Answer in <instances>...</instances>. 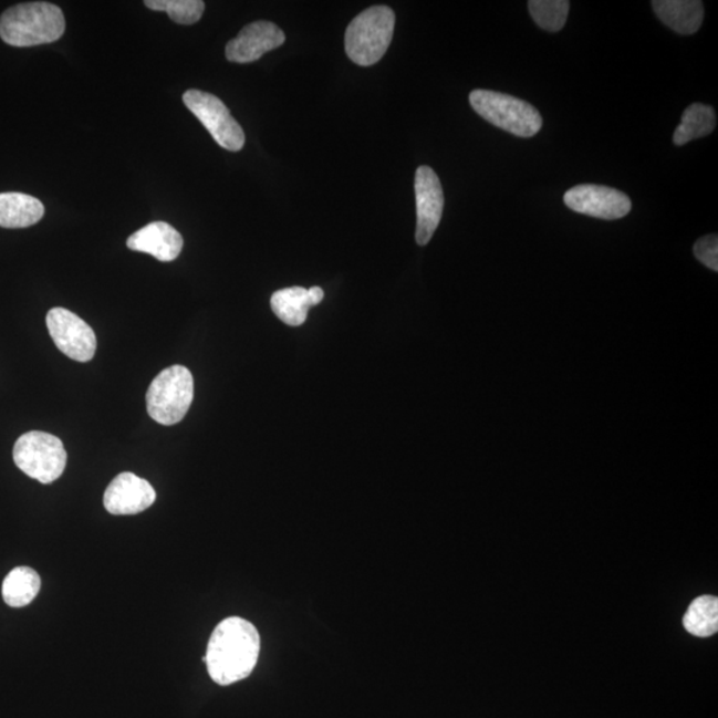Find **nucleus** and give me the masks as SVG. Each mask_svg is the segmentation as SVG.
I'll list each match as a JSON object with an SVG mask.
<instances>
[{
    "label": "nucleus",
    "instance_id": "obj_1",
    "mask_svg": "<svg viewBox=\"0 0 718 718\" xmlns=\"http://www.w3.org/2000/svg\"><path fill=\"white\" fill-rule=\"evenodd\" d=\"M260 648L259 631L252 623L241 617H228L210 636L207 656L202 660L212 680L226 687L252 674Z\"/></svg>",
    "mask_w": 718,
    "mask_h": 718
},
{
    "label": "nucleus",
    "instance_id": "obj_2",
    "mask_svg": "<svg viewBox=\"0 0 718 718\" xmlns=\"http://www.w3.org/2000/svg\"><path fill=\"white\" fill-rule=\"evenodd\" d=\"M64 31L62 9L48 2L17 4L0 17V38L14 48L56 42Z\"/></svg>",
    "mask_w": 718,
    "mask_h": 718
},
{
    "label": "nucleus",
    "instance_id": "obj_3",
    "mask_svg": "<svg viewBox=\"0 0 718 718\" xmlns=\"http://www.w3.org/2000/svg\"><path fill=\"white\" fill-rule=\"evenodd\" d=\"M395 14L387 6H374L355 17L346 30L348 59L362 67L378 63L393 41Z\"/></svg>",
    "mask_w": 718,
    "mask_h": 718
},
{
    "label": "nucleus",
    "instance_id": "obj_4",
    "mask_svg": "<svg viewBox=\"0 0 718 718\" xmlns=\"http://www.w3.org/2000/svg\"><path fill=\"white\" fill-rule=\"evenodd\" d=\"M474 111L496 127L519 137H532L542 129L543 118L532 104L496 91L476 90L470 94Z\"/></svg>",
    "mask_w": 718,
    "mask_h": 718
},
{
    "label": "nucleus",
    "instance_id": "obj_5",
    "mask_svg": "<svg viewBox=\"0 0 718 718\" xmlns=\"http://www.w3.org/2000/svg\"><path fill=\"white\" fill-rule=\"evenodd\" d=\"M195 394L192 373L176 365L164 371L150 384L147 410L157 424L173 426L186 417Z\"/></svg>",
    "mask_w": 718,
    "mask_h": 718
},
{
    "label": "nucleus",
    "instance_id": "obj_6",
    "mask_svg": "<svg viewBox=\"0 0 718 718\" xmlns=\"http://www.w3.org/2000/svg\"><path fill=\"white\" fill-rule=\"evenodd\" d=\"M14 462L25 476L50 485L62 477L67 465V451L58 437L49 433L30 431L17 440Z\"/></svg>",
    "mask_w": 718,
    "mask_h": 718
},
{
    "label": "nucleus",
    "instance_id": "obj_7",
    "mask_svg": "<svg viewBox=\"0 0 718 718\" xmlns=\"http://www.w3.org/2000/svg\"><path fill=\"white\" fill-rule=\"evenodd\" d=\"M183 101L220 147L230 153H239L243 148L246 134L219 97L208 92L189 90L184 94Z\"/></svg>",
    "mask_w": 718,
    "mask_h": 718
},
{
    "label": "nucleus",
    "instance_id": "obj_8",
    "mask_svg": "<svg viewBox=\"0 0 718 718\" xmlns=\"http://www.w3.org/2000/svg\"><path fill=\"white\" fill-rule=\"evenodd\" d=\"M45 321L59 351L77 362L94 358L97 341L87 322L64 308L51 309Z\"/></svg>",
    "mask_w": 718,
    "mask_h": 718
},
{
    "label": "nucleus",
    "instance_id": "obj_9",
    "mask_svg": "<svg viewBox=\"0 0 718 718\" xmlns=\"http://www.w3.org/2000/svg\"><path fill=\"white\" fill-rule=\"evenodd\" d=\"M564 202L573 212L601 220L623 219L632 209L629 197L621 190L592 184L571 188L564 195Z\"/></svg>",
    "mask_w": 718,
    "mask_h": 718
},
{
    "label": "nucleus",
    "instance_id": "obj_10",
    "mask_svg": "<svg viewBox=\"0 0 718 718\" xmlns=\"http://www.w3.org/2000/svg\"><path fill=\"white\" fill-rule=\"evenodd\" d=\"M415 201H417L418 246H427L443 219L445 195L439 177L430 167L422 166L415 174Z\"/></svg>",
    "mask_w": 718,
    "mask_h": 718
},
{
    "label": "nucleus",
    "instance_id": "obj_11",
    "mask_svg": "<svg viewBox=\"0 0 718 718\" xmlns=\"http://www.w3.org/2000/svg\"><path fill=\"white\" fill-rule=\"evenodd\" d=\"M156 491L148 480L123 472L104 492V507L112 516H136L155 503Z\"/></svg>",
    "mask_w": 718,
    "mask_h": 718
},
{
    "label": "nucleus",
    "instance_id": "obj_12",
    "mask_svg": "<svg viewBox=\"0 0 718 718\" xmlns=\"http://www.w3.org/2000/svg\"><path fill=\"white\" fill-rule=\"evenodd\" d=\"M285 41V34L274 23L253 22L246 25L240 34L227 44L226 55L229 62L252 63L259 61L267 52L279 49Z\"/></svg>",
    "mask_w": 718,
    "mask_h": 718
},
{
    "label": "nucleus",
    "instance_id": "obj_13",
    "mask_svg": "<svg viewBox=\"0 0 718 718\" xmlns=\"http://www.w3.org/2000/svg\"><path fill=\"white\" fill-rule=\"evenodd\" d=\"M183 246V236L164 221L148 223L127 240L131 250L148 253L162 262L176 260L181 253Z\"/></svg>",
    "mask_w": 718,
    "mask_h": 718
},
{
    "label": "nucleus",
    "instance_id": "obj_14",
    "mask_svg": "<svg viewBox=\"0 0 718 718\" xmlns=\"http://www.w3.org/2000/svg\"><path fill=\"white\" fill-rule=\"evenodd\" d=\"M652 8L657 18L677 34H695L704 21V4L698 0H655Z\"/></svg>",
    "mask_w": 718,
    "mask_h": 718
},
{
    "label": "nucleus",
    "instance_id": "obj_15",
    "mask_svg": "<svg viewBox=\"0 0 718 718\" xmlns=\"http://www.w3.org/2000/svg\"><path fill=\"white\" fill-rule=\"evenodd\" d=\"M44 216L41 200L30 195L0 194V227L21 229L35 226Z\"/></svg>",
    "mask_w": 718,
    "mask_h": 718
},
{
    "label": "nucleus",
    "instance_id": "obj_16",
    "mask_svg": "<svg viewBox=\"0 0 718 718\" xmlns=\"http://www.w3.org/2000/svg\"><path fill=\"white\" fill-rule=\"evenodd\" d=\"M41 576L30 566H17L2 585V595L6 604L12 608H22L29 605L41 591Z\"/></svg>",
    "mask_w": 718,
    "mask_h": 718
},
{
    "label": "nucleus",
    "instance_id": "obj_17",
    "mask_svg": "<svg viewBox=\"0 0 718 718\" xmlns=\"http://www.w3.org/2000/svg\"><path fill=\"white\" fill-rule=\"evenodd\" d=\"M272 311L289 326H301L308 320L309 309L313 306L305 288L293 287L281 289L270 300Z\"/></svg>",
    "mask_w": 718,
    "mask_h": 718
},
{
    "label": "nucleus",
    "instance_id": "obj_18",
    "mask_svg": "<svg viewBox=\"0 0 718 718\" xmlns=\"http://www.w3.org/2000/svg\"><path fill=\"white\" fill-rule=\"evenodd\" d=\"M716 128V112L710 105L695 103L685 110L681 123L675 131L674 143L681 147L685 144L708 136Z\"/></svg>",
    "mask_w": 718,
    "mask_h": 718
},
{
    "label": "nucleus",
    "instance_id": "obj_19",
    "mask_svg": "<svg viewBox=\"0 0 718 718\" xmlns=\"http://www.w3.org/2000/svg\"><path fill=\"white\" fill-rule=\"evenodd\" d=\"M684 628L697 637H710L718 631V599L703 595L690 603L683 618Z\"/></svg>",
    "mask_w": 718,
    "mask_h": 718
},
{
    "label": "nucleus",
    "instance_id": "obj_20",
    "mask_svg": "<svg viewBox=\"0 0 718 718\" xmlns=\"http://www.w3.org/2000/svg\"><path fill=\"white\" fill-rule=\"evenodd\" d=\"M530 14L540 29L558 32L569 18L570 2L566 0H531Z\"/></svg>",
    "mask_w": 718,
    "mask_h": 718
},
{
    "label": "nucleus",
    "instance_id": "obj_21",
    "mask_svg": "<svg viewBox=\"0 0 718 718\" xmlns=\"http://www.w3.org/2000/svg\"><path fill=\"white\" fill-rule=\"evenodd\" d=\"M144 4L155 11H166L175 23L189 25L200 21L206 3L202 0H146Z\"/></svg>",
    "mask_w": 718,
    "mask_h": 718
},
{
    "label": "nucleus",
    "instance_id": "obj_22",
    "mask_svg": "<svg viewBox=\"0 0 718 718\" xmlns=\"http://www.w3.org/2000/svg\"><path fill=\"white\" fill-rule=\"evenodd\" d=\"M695 256L697 260L711 270H718V239L717 235L703 237L695 243Z\"/></svg>",
    "mask_w": 718,
    "mask_h": 718
},
{
    "label": "nucleus",
    "instance_id": "obj_23",
    "mask_svg": "<svg viewBox=\"0 0 718 718\" xmlns=\"http://www.w3.org/2000/svg\"><path fill=\"white\" fill-rule=\"evenodd\" d=\"M309 298L312 300L313 306L319 305L322 300L325 298L324 291L320 287H313L308 289Z\"/></svg>",
    "mask_w": 718,
    "mask_h": 718
}]
</instances>
